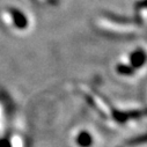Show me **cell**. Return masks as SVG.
Wrapping results in <instances>:
<instances>
[{
  "label": "cell",
  "mask_w": 147,
  "mask_h": 147,
  "mask_svg": "<svg viewBox=\"0 0 147 147\" xmlns=\"http://www.w3.org/2000/svg\"><path fill=\"white\" fill-rule=\"evenodd\" d=\"M12 18H13L16 27H19V28H26L27 27L26 16L22 13H20L19 11H12Z\"/></svg>",
  "instance_id": "7a4b0ae2"
},
{
  "label": "cell",
  "mask_w": 147,
  "mask_h": 147,
  "mask_svg": "<svg viewBox=\"0 0 147 147\" xmlns=\"http://www.w3.org/2000/svg\"><path fill=\"white\" fill-rule=\"evenodd\" d=\"M139 6H141L142 8H145V6H147V0H144L142 3H140V4H139Z\"/></svg>",
  "instance_id": "277c9868"
},
{
  "label": "cell",
  "mask_w": 147,
  "mask_h": 147,
  "mask_svg": "<svg viewBox=\"0 0 147 147\" xmlns=\"http://www.w3.org/2000/svg\"><path fill=\"white\" fill-rule=\"evenodd\" d=\"M131 61H132V65L136 66V67H139V66L144 65L145 61H146V53L144 51L133 52V55L131 57Z\"/></svg>",
  "instance_id": "6da1fadb"
},
{
  "label": "cell",
  "mask_w": 147,
  "mask_h": 147,
  "mask_svg": "<svg viewBox=\"0 0 147 147\" xmlns=\"http://www.w3.org/2000/svg\"><path fill=\"white\" fill-rule=\"evenodd\" d=\"M78 142H79V145L82 146V147H88V146L90 145V142H92V137H90V134H88V133H86V132L79 134V137H78Z\"/></svg>",
  "instance_id": "3957f363"
}]
</instances>
